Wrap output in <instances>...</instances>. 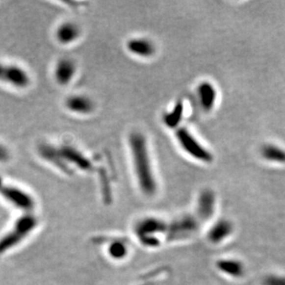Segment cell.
I'll return each instance as SVG.
<instances>
[{
  "label": "cell",
  "instance_id": "cell-10",
  "mask_svg": "<svg viewBox=\"0 0 285 285\" xmlns=\"http://www.w3.org/2000/svg\"><path fill=\"white\" fill-rule=\"evenodd\" d=\"M38 154L43 160L60 171L62 174L67 176L73 175L74 172L70 169V166L65 162L59 147L49 143H42L39 145Z\"/></svg>",
  "mask_w": 285,
  "mask_h": 285
},
{
  "label": "cell",
  "instance_id": "cell-19",
  "mask_svg": "<svg viewBox=\"0 0 285 285\" xmlns=\"http://www.w3.org/2000/svg\"><path fill=\"white\" fill-rule=\"evenodd\" d=\"M220 265L223 270L228 271L230 274L237 275L241 271V267L234 262H224V263H220Z\"/></svg>",
  "mask_w": 285,
  "mask_h": 285
},
{
  "label": "cell",
  "instance_id": "cell-15",
  "mask_svg": "<svg viewBox=\"0 0 285 285\" xmlns=\"http://www.w3.org/2000/svg\"><path fill=\"white\" fill-rule=\"evenodd\" d=\"M184 115V104L182 102H178L175 106L163 116V122L171 129H176L182 121Z\"/></svg>",
  "mask_w": 285,
  "mask_h": 285
},
{
  "label": "cell",
  "instance_id": "cell-1",
  "mask_svg": "<svg viewBox=\"0 0 285 285\" xmlns=\"http://www.w3.org/2000/svg\"><path fill=\"white\" fill-rule=\"evenodd\" d=\"M128 147L134 177L140 191L149 197L154 196L158 185L149 142L144 133L131 131L128 136Z\"/></svg>",
  "mask_w": 285,
  "mask_h": 285
},
{
  "label": "cell",
  "instance_id": "cell-14",
  "mask_svg": "<svg viewBox=\"0 0 285 285\" xmlns=\"http://www.w3.org/2000/svg\"><path fill=\"white\" fill-rule=\"evenodd\" d=\"M260 154L269 162L285 163V151L277 145L266 144L262 146Z\"/></svg>",
  "mask_w": 285,
  "mask_h": 285
},
{
  "label": "cell",
  "instance_id": "cell-6",
  "mask_svg": "<svg viewBox=\"0 0 285 285\" xmlns=\"http://www.w3.org/2000/svg\"><path fill=\"white\" fill-rule=\"evenodd\" d=\"M176 137L179 145L185 154L201 162H209L212 161L211 154L202 146L201 142L185 128L178 129L176 132Z\"/></svg>",
  "mask_w": 285,
  "mask_h": 285
},
{
  "label": "cell",
  "instance_id": "cell-5",
  "mask_svg": "<svg viewBox=\"0 0 285 285\" xmlns=\"http://www.w3.org/2000/svg\"><path fill=\"white\" fill-rule=\"evenodd\" d=\"M29 72L20 65L0 60V83L24 90L31 85Z\"/></svg>",
  "mask_w": 285,
  "mask_h": 285
},
{
  "label": "cell",
  "instance_id": "cell-8",
  "mask_svg": "<svg viewBox=\"0 0 285 285\" xmlns=\"http://www.w3.org/2000/svg\"><path fill=\"white\" fill-rule=\"evenodd\" d=\"M78 71L77 62L70 56L58 58L54 66L53 76L55 83L61 87L70 85L76 77Z\"/></svg>",
  "mask_w": 285,
  "mask_h": 285
},
{
  "label": "cell",
  "instance_id": "cell-4",
  "mask_svg": "<svg viewBox=\"0 0 285 285\" xmlns=\"http://www.w3.org/2000/svg\"><path fill=\"white\" fill-rule=\"evenodd\" d=\"M167 225L162 221L146 217L141 219L135 226V233L139 241L146 247H156L159 245L158 234L165 233Z\"/></svg>",
  "mask_w": 285,
  "mask_h": 285
},
{
  "label": "cell",
  "instance_id": "cell-20",
  "mask_svg": "<svg viewBox=\"0 0 285 285\" xmlns=\"http://www.w3.org/2000/svg\"><path fill=\"white\" fill-rule=\"evenodd\" d=\"M11 158V154L8 147L0 142V163H7Z\"/></svg>",
  "mask_w": 285,
  "mask_h": 285
},
{
  "label": "cell",
  "instance_id": "cell-13",
  "mask_svg": "<svg viewBox=\"0 0 285 285\" xmlns=\"http://www.w3.org/2000/svg\"><path fill=\"white\" fill-rule=\"evenodd\" d=\"M198 97L204 111H210L215 104L217 93L214 86L209 82H203L198 87Z\"/></svg>",
  "mask_w": 285,
  "mask_h": 285
},
{
  "label": "cell",
  "instance_id": "cell-17",
  "mask_svg": "<svg viewBox=\"0 0 285 285\" xmlns=\"http://www.w3.org/2000/svg\"><path fill=\"white\" fill-rule=\"evenodd\" d=\"M214 206V197L210 191H204L201 194L199 201V209L202 216L207 217L210 215Z\"/></svg>",
  "mask_w": 285,
  "mask_h": 285
},
{
  "label": "cell",
  "instance_id": "cell-3",
  "mask_svg": "<svg viewBox=\"0 0 285 285\" xmlns=\"http://www.w3.org/2000/svg\"><path fill=\"white\" fill-rule=\"evenodd\" d=\"M0 196L14 208L22 210L24 214L32 213L36 205L31 193L17 185L2 183L0 185Z\"/></svg>",
  "mask_w": 285,
  "mask_h": 285
},
{
  "label": "cell",
  "instance_id": "cell-2",
  "mask_svg": "<svg viewBox=\"0 0 285 285\" xmlns=\"http://www.w3.org/2000/svg\"><path fill=\"white\" fill-rule=\"evenodd\" d=\"M37 225L38 220L33 213L23 214L17 219L12 228L0 238V258L23 243Z\"/></svg>",
  "mask_w": 285,
  "mask_h": 285
},
{
  "label": "cell",
  "instance_id": "cell-11",
  "mask_svg": "<svg viewBox=\"0 0 285 285\" xmlns=\"http://www.w3.org/2000/svg\"><path fill=\"white\" fill-rule=\"evenodd\" d=\"M126 49L130 54L142 59L152 58L156 54V46L151 39L143 36L131 37L126 42Z\"/></svg>",
  "mask_w": 285,
  "mask_h": 285
},
{
  "label": "cell",
  "instance_id": "cell-21",
  "mask_svg": "<svg viewBox=\"0 0 285 285\" xmlns=\"http://www.w3.org/2000/svg\"><path fill=\"white\" fill-rule=\"evenodd\" d=\"M267 285H285V279L278 277H270L266 282Z\"/></svg>",
  "mask_w": 285,
  "mask_h": 285
},
{
  "label": "cell",
  "instance_id": "cell-18",
  "mask_svg": "<svg viewBox=\"0 0 285 285\" xmlns=\"http://www.w3.org/2000/svg\"><path fill=\"white\" fill-rule=\"evenodd\" d=\"M230 225L226 222H222L219 224H217L214 229L210 233V238L214 241H219L221 239L224 238V236L229 233L230 232Z\"/></svg>",
  "mask_w": 285,
  "mask_h": 285
},
{
  "label": "cell",
  "instance_id": "cell-7",
  "mask_svg": "<svg viewBox=\"0 0 285 285\" xmlns=\"http://www.w3.org/2000/svg\"><path fill=\"white\" fill-rule=\"evenodd\" d=\"M58 147L65 162H67V164L73 172L75 170L84 173L93 171V162L87 155H85L80 150H78L77 147L66 143Z\"/></svg>",
  "mask_w": 285,
  "mask_h": 285
},
{
  "label": "cell",
  "instance_id": "cell-12",
  "mask_svg": "<svg viewBox=\"0 0 285 285\" xmlns=\"http://www.w3.org/2000/svg\"><path fill=\"white\" fill-rule=\"evenodd\" d=\"M55 41L61 46H70L79 40L81 29L74 22H63L55 28L54 32Z\"/></svg>",
  "mask_w": 285,
  "mask_h": 285
},
{
  "label": "cell",
  "instance_id": "cell-9",
  "mask_svg": "<svg viewBox=\"0 0 285 285\" xmlns=\"http://www.w3.org/2000/svg\"><path fill=\"white\" fill-rule=\"evenodd\" d=\"M66 109L77 116H90L95 110V102L92 97L83 93H73L64 102Z\"/></svg>",
  "mask_w": 285,
  "mask_h": 285
},
{
  "label": "cell",
  "instance_id": "cell-16",
  "mask_svg": "<svg viewBox=\"0 0 285 285\" xmlns=\"http://www.w3.org/2000/svg\"><path fill=\"white\" fill-rule=\"evenodd\" d=\"M107 253L112 259L123 260L129 254L128 245L121 240H115L109 243L107 247Z\"/></svg>",
  "mask_w": 285,
  "mask_h": 285
}]
</instances>
